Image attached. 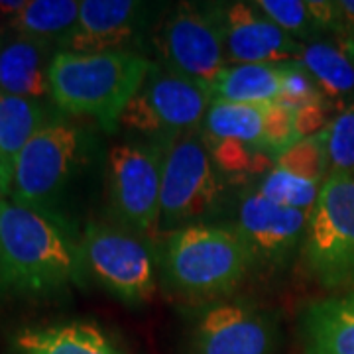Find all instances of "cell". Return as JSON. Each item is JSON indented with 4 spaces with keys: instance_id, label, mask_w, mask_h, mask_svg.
Wrapping results in <instances>:
<instances>
[{
    "instance_id": "6da1fadb",
    "label": "cell",
    "mask_w": 354,
    "mask_h": 354,
    "mask_svg": "<svg viewBox=\"0 0 354 354\" xmlns=\"http://www.w3.org/2000/svg\"><path fill=\"white\" fill-rule=\"evenodd\" d=\"M87 268L81 236L34 209L0 199V293L51 297L83 288Z\"/></svg>"
},
{
    "instance_id": "7a4b0ae2",
    "label": "cell",
    "mask_w": 354,
    "mask_h": 354,
    "mask_svg": "<svg viewBox=\"0 0 354 354\" xmlns=\"http://www.w3.org/2000/svg\"><path fill=\"white\" fill-rule=\"evenodd\" d=\"M153 62L134 51L57 50L50 67V101L65 116L95 120L114 132Z\"/></svg>"
},
{
    "instance_id": "3957f363",
    "label": "cell",
    "mask_w": 354,
    "mask_h": 354,
    "mask_svg": "<svg viewBox=\"0 0 354 354\" xmlns=\"http://www.w3.org/2000/svg\"><path fill=\"white\" fill-rule=\"evenodd\" d=\"M158 256L167 288L193 304L221 301L258 264L236 228L209 223L164 232Z\"/></svg>"
},
{
    "instance_id": "277c9868",
    "label": "cell",
    "mask_w": 354,
    "mask_h": 354,
    "mask_svg": "<svg viewBox=\"0 0 354 354\" xmlns=\"http://www.w3.org/2000/svg\"><path fill=\"white\" fill-rule=\"evenodd\" d=\"M201 134L225 177L268 174L295 142V113L283 104L213 101Z\"/></svg>"
},
{
    "instance_id": "5b68a950",
    "label": "cell",
    "mask_w": 354,
    "mask_h": 354,
    "mask_svg": "<svg viewBox=\"0 0 354 354\" xmlns=\"http://www.w3.org/2000/svg\"><path fill=\"white\" fill-rule=\"evenodd\" d=\"M91 153L93 136L87 128L65 114H53L20 153L8 199L71 227L62 203Z\"/></svg>"
},
{
    "instance_id": "8992f818",
    "label": "cell",
    "mask_w": 354,
    "mask_h": 354,
    "mask_svg": "<svg viewBox=\"0 0 354 354\" xmlns=\"http://www.w3.org/2000/svg\"><path fill=\"white\" fill-rule=\"evenodd\" d=\"M171 142L132 138L114 144L106 156V207L116 227L144 239L160 230L162 177Z\"/></svg>"
},
{
    "instance_id": "52a82bcc",
    "label": "cell",
    "mask_w": 354,
    "mask_h": 354,
    "mask_svg": "<svg viewBox=\"0 0 354 354\" xmlns=\"http://www.w3.org/2000/svg\"><path fill=\"white\" fill-rule=\"evenodd\" d=\"M304 260L319 286L354 291V176L329 174L309 216Z\"/></svg>"
},
{
    "instance_id": "ba28073f",
    "label": "cell",
    "mask_w": 354,
    "mask_h": 354,
    "mask_svg": "<svg viewBox=\"0 0 354 354\" xmlns=\"http://www.w3.org/2000/svg\"><path fill=\"white\" fill-rule=\"evenodd\" d=\"M225 12L227 4H177L153 34L156 64L209 85L228 65Z\"/></svg>"
},
{
    "instance_id": "9c48e42d",
    "label": "cell",
    "mask_w": 354,
    "mask_h": 354,
    "mask_svg": "<svg viewBox=\"0 0 354 354\" xmlns=\"http://www.w3.org/2000/svg\"><path fill=\"white\" fill-rule=\"evenodd\" d=\"M81 250L88 276L127 305L150 304L158 291L160 256L152 242L116 225L87 223Z\"/></svg>"
},
{
    "instance_id": "30bf717a",
    "label": "cell",
    "mask_w": 354,
    "mask_h": 354,
    "mask_svg": "<svg viewBox=\"0 0 354 354\" xmlns=\"http://www.w3.org/2000/svg\"><path fill=\"white\" fill-rule=\"evenodd\" d=\"M227 177L216 167L201 130L171 142L162 177V216L160 230L205 223L223 205Z\"/></svg>"
},
{
    "instance_id": "8fae6325",
    "label": "cell",
    "mask_w": 354,
    "mask_h": 354,
    "mask_svg": "<svg viewBox=\"0 0 354 354\" xmlns=\"http://www.w3.org/2000/svg\"><path fill=\"white\" fill-rule=\"evenodd\" d=\"M213 104L207 85L177 75L153 62L152 69L128 102L120 127L146 140L176 142L201 130Z\"/></svg>"
},
{
    "instance_id": "7c38bea8",
    "label": "cell",
    "mask_w": 354,
    "mask_h": 354,
    "mask_svg": "<svg viewBox=\"0 0 354 354\" xmlns=\"http://www.w3.org/2000/svg\"><path fill=\"white\" fill-rule=\"evenodd\" d=\"M278 342L276 313L254 299L234 297L203 309L191 327L185 354H274Z\"/></svg>"
},
{
    "instance_id": "4fadbf2b",
    "label": "cell",
    "mask_w": 354,
    "mask_h": 354,
    "mask_svg": "<svg viewBox=\"0 0 354 354\" xmlns=\"http://www.w3.org/2000/svg\"><path fill=\"white\" fill-rule=\"evenodd\" d=\"M150 8L136 0H81L73 32L59 50L79 53L134 51L146 36Z\"/></svg>"
},
{
    "instance_id": "5bb4252c",
    "label": "cell",
    "mask_w": 354,
    "mask_h": 354,
    "mask_svg": "<svg viewBox=\"0 0 354 354\" xmlns=\"http://www.w3.org/2000/svg\"><path fill=\"white\" fill-rule=\"evenodd\" d=\"M311 213L281 207L250 191L239 205L234 228L250 246L258 264L283 266L305 242Z\"/></svg>"
},
{
    "instance_id": "9a60e30c",
    "label": "cell",
    "mask_w": 354,
    "mask_h": 354,
    "mask_svg": "<svg viewBox=\"0 0 354 354\" xmlns=\"http://www.w3.org/2000/svg\"><path fill=\"white\" fill-rule=\"evenodd\" d=\"M228 65L299 62L305 44L276 26L254 2H232L225 12Z\"/></svg>"
},
{
    "instance_id": "2e32d148",
    "label": "cell",
    "mask_w": 354,
    "mask_h": 354,
    "mask_svg": "<svg viewBox=\"0 0 354 354\" xmlns=\"http://www.w3.org/2000/svg\"><path fill=\"white\" fill-rule=\"evenodd\" d=\"M12 354H127L122 344L95 321L28 325L10 339Z\"/></svg>"
},
{
    "instance_id": "e0dca14e",
    "label": "cell",
    "mask_w": 354,
    "mask_h": 354,
    "mask_svg": "<svg viewBox=\"0 0 354 354\" xmlns=\"http://www.w3.org/2000/svg\"><path fill=\"white\" fill-rule=\"evenodd\" d=\"M57 48L44 39L14 34L0 50V93L46 102L50 67Z\"/></svg>"
},
{
    "instance_id": "ac0fdd59",
    "label": "cell",
    "mask_w": 354,
    "mask_h": 354,
    "mask_svg": "<svg viewBox=\"0 0 354 354\" xmlns=\"http://www.w3.org/2000/svg\"><path fill=\"white\" fill-rule=\"evenodd\" d=\"M299 333L307 354H354V291L304 305Z\"/></svg>"
},
{
    "instance_id": "d6986e66",
    "label": "cell",
    "mask_w": 354,
    "mask_h": 354,
    "mask_svg": "<svg viewBox=\"0 0 354 354\" xmlns=\"http://www.w3.org/2000/svg\"><path fill=\"white\" fill-rule=\"evenodd\" d=\"M299 62L333 109L354 104V36H327L305 44Z\"/></svg>"
},
{
    "instance_id": "ffe728a7",
    "label": "cell",
    "mask_w": 354,
    "mask_h": 354,
    "mask_svg": "<svg viewBox=\"0 0 354 354\" xmlns=\"http://www.w3.org/2000/svg\"><path fill=\"white\" fill-rule=\"evenodd\" d=\"M53 114L48 102L0 93V195L8 197L14 169L28 142Z\"/></svg>"
},
{
    "instance_id": "44dd1931",
    "label": "cell",
    "mask_w": 354,
    "mask_h": 354,
    "mask_svg": "<svg viewBox=\"0 0 354 354\" xmlns=\"http://www.w3.org/2000/svg\"><path fill=\"white\" fill-rule=\"evenodd\" d=\"M286 64L227 65L207 85L213 101L281 104Z\"/></svg>"
},
{
    "instance_id": "7402d4cb",
    "label": "cell",
    "mask_w": 354,
    "mask_h": 354,
    "mask_svg": "<svg viewBox=\"0 0 354 354\" xmlns=\"http://www.w3.org/2000/svg\"><path fill=\"white\" fill-rule=\"evenodd\" d=\"M79 10L81 2L77 0H28L8 24L16 34L50 41L59 50L75 28Z\"/></svg>"
},
{
    "instance_id": "603a6c76",
    "label": "cell",
    "mask_w": 354,
    "mask_h": 354,
    "mask_svg": "<svg viewBox=\"0 0 354 354\" xmlns=\"http://www.w3.org/2000/svg\"><path fill=\"white\" fill-rule=\"evenodd\" d=\"M274 167L290 176L304 179L315 185H323L329 177V158H327V142L325 130L315 136H307L295 142L276 160Z\"/></svg>"
},
{
    "instance_id": "cb8c5ba5",
    "label": "cell",
    "mask_w": 354,
    "mask_h": 354,
    "mask_svg": "<svg viewBox=\"0 0 354 354\" xmlns=\"http://www.w3.org/2000/svg\"><path fill=\"white\" fill-rule=\"evenodd\" d=\"M254 4L274 24L301 44H311L325 38L307 0H256Z\"/></svg>"
},
{
    "instance_id": "d4e9b609",
    "label": "cell",
    "mask_w": 354,
    "mask_h": 354,
    "mask_svg": "<svg viewBox=\"0 0 354 354\" xmlns=\"http://www.w3.org/2000/svg\"><path fill=\"white\" fill-rule=\"evenodd\" d=\"M323 185H315L304 179L290 176L286 171H281L278 167H272L262 179V183L258 185V193L264 195L266 199L278 203L281 207H290V209H299L311 213L315 207L319 191Z\"/></svg>"
},
{
    "instance_id": "484cf974",
    "label": "cell",
    "mask_w": 354,
    "mask_h": 354,
    "mask_svg": "<svg viewBox=\"0 0 354 354\" xmlns=\"http://www.w3.org/2000/svg\"><path fill=\"white\" fill-rule=\"evenodd\" d=\"M329 174L354 176V104L342 109L333 116L325 128Z\"/></svg>"
},
{
    "instance_id": "4316f807",
    "label": "cell",
    "mask_w": 354,
    "mask_h": 354,
    "mask_svg": "<svg viewBox=\"0 0 354 354\" xmlns=\"http://www.w3.org/2000/svg\"><path fill=\"white\" fill-rule=\"evenodd\" d=\"M323 93L319 91L313 77L307 73L301 62H288L283 73V99L281 104L297 111L305 104L323 101Z\"/></svg>"
},
{
    "instance_id": "83f0119b",
    "label": "cell",
    "mask_w": 354,
    "mask_h": 354,
    "mask_svg": "<svg viewBox=\"0 0 354 354\" xmlns=\"http://www.w3.org/2000/svg\"><path fill=\"white\" fill-rule=\"evenodd\" d=\"M24 0H0V14H4L10 20L24 8Z\"/></svg>"
},
{
    "instance_id": "f1b7e54d",
    "label": "cell",
    "mask_w": 354,
    "mask_h": 354,
    "mask_svg": "<svg viewBox=\"0 0 354 354\" xmlns=\"http://www.w3.org/2000/svg\"><path fill=\"white\" fill-rule=\"evenodd\" d=\"M4 30H2V26H0V50H2V46H4Z\"/></svg>"
},
{
    "instance_id": "f546056e",
    "label": "cell",
    "mask_w": 354,
    "mask_h": 354,
    "mask_svg": "<svg viewBox=\"0 0 354 354\" xmlns=\"http://www.w3.org/2000/svg\"><path fill=\"white\" fill-rule=\"evenodd\" d=\"M0 199H2V195H0Z\"/></svg>"
}]
</instances>
